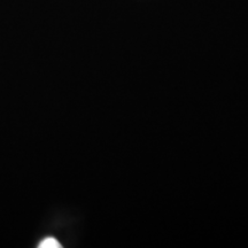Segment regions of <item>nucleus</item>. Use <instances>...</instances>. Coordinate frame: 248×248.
<instances>
[{
	"instance_id": "1",
	"label": "nucleus",
	"mask_w": 248,
	"mask_h": 248,
	"mask_svg": "<svg viewBox=\"0 0 248 248\" xmlns=\"http://www.w3.org/2000/svg\"><path fill=\"white\" fill-rule=\"evenodd\" d=\"M39 248H60L61 245L59 244V241L57 239H54V238L52 237H48L44 239L38 245Z\"/></svg>"
}]
</instances>
